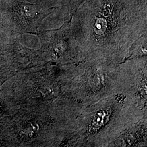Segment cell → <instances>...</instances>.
Wrapping results in <instances>:
<instances>
[{
	"label": "cell",
	"mask_w": 147,
	"mask_h": 147,
	"mask_svg": "<svg viewBox=\"0 0 147 147\" xmlns=\"http://www.w3.org/2000/svg\"><path fill=\"white\" fill-rule=\"evenodd\" d=\"M14 13L19 24L28 25L33 21L40 19L45 14H47L49 11L48 9H45L39 5L16 2L14 7Z\"/></svg>",
	"instance_id": "cell-1"
},
{
	"label": "cell",
	"mask_w": 147,
	"mask_h": 147,
	"mask_svg": "<svg viewBox=\"0 0 147 147\" xmlns=\"http://www.w3.org/2000/svg\"><path fill=\"white\" fill-rule=\"evenodd\" d=\"M105 114L102 112V113H98L95 118L94 123L96 125H102L103 121H104V115Z\"/></svg>",
	"instance_id": "cell-2"
},
{
	"label": "cell",
	"mask_w": 147,
	"mask_h": 147,
	"mask_svg": "<svg viewBox=\"0 0 147 147\" xmlns=\"http://www.w3.org/2000/svg\"><path fill=\"white\" fill-rule=\"evenodd\" d=\"M84 0H73L71 2V9L73 11L80 6V5L82 3L84 2Z\"/></svg>",
	"instance_id": "cell-3"
}]
</instances>
